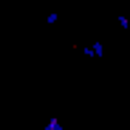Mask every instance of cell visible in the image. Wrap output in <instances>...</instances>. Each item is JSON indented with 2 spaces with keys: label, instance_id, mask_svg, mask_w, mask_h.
Instances as JSON below:
<instances>
[{
  "label": "cell",
  "instance_id": "obj_1",
  "mask_svg": "<svg viewBox=\"0 0 130 130\" xmlns=\"http://www.w3.org/2000/svg\"><path fill=\"white\" fill-rule=\"evenodd\" d=\"M88 54H91V57H102V42H96V45H91V48H88Z\"/></svg>",
  "mask_w": 130,
  "mask_h": 130
}]
</instances>
